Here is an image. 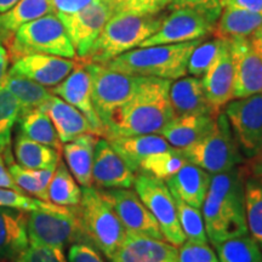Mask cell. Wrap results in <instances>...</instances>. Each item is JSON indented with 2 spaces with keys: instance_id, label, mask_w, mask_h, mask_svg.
I'll return each mask as SVG.
<instances>
[{
  "instance_id": "obj_1",
  "label": "cell",
  "mask_w": 262,
  "mask_h": 262,
  "mask_svg": "<svg viewBox=\"0 0 262 262\" xmlns=\"http://www.w3.org/2000/svg\"><path fill=\"white\" fill-rule=\"evenodd\" d=\"M170 85L171 80L139 75L133 96L104 127V139L159 134L175 118Z\"/></svg>"
},
{
  "instance_id": "obj_2",
  "label": "cell",
  "mask_w": 262,
  "mask_h": 262,
  "mask_svg": "<svg viewBox=\"0 0 262 262\" xmlns=\"http://www.w3.org/2000/svg\"><path fill=\"white\" fill-rule=\"evenodd\" d=\"M202 214L206 235L212 245L249 233L245 212V178L239 166L211 175Z\"/></svg>"
},
{
  "instance_id": "obj_3",
  "label": "cell",
  "mask_w": 262,
  "mask_h": 262,
  "mask_svg": "<svg viewBox=\"0 0 262 262\" xmlns=\"http://www.w3.org/2000/svg\"><path fill=\"white\" fill-rule=\"evenodd\" d=\"M201 41L203 39L136 48L103 64L125 74L178 80L187 75L189 56Z\"/></svg>"
},
{
  "instance_id": "obj_4",
  "label": "cell",
  "mask_w": 262,
  "mask_h": 262,
  "mask_svg": "<svg viewBox=\"0 0 262 262\" xmlns=\"http://www.w3.org/2000/svg\"><path fill=\"white\" fill-rule=\"evenodd\" d=\"M163 16L114 14L81 61L107 63L119 55L139 48L162 26Z\"/></svg>"
},
{
  "instance_id": "obj_5",
  "label": "cell",
  "mask_w": 262,
  "mask_h": 262,
  "mask_svg": "<svg viewBox=\"0 0 262 262\" xmlns=\"http://www.w3.org/2000/svg\"><path fill=\"white\" fill-rule=\"evenodd\" d=\"M75 209L85 243L93 245L110 260L126 238L112 205L93 186L81 188V201Z\"/></svg>"
},
{
  "instance_id": "obj_6",
  "label": "cell",
  "mask_w": 262,
  "mask_h": 262,
  "mask_svg": "<svg viewBox=\"0 0 262 262\" xmlns=\"http://www.w3.org/2000/svg\"><path fill=\"white\" fill-rule=\"evenodd\" d=\"M9 54L12 61L31 54H47L75 60L70 37L61 19L55 14L42 16L22 25L9 42Z\"/></svg>"
},
{
  "instance_id": "obj_7",
  "label": "cell",
  "mask_w": 262,
  "mask_h": 262,
  "mask_svg": "<svg viewBox=\"0 0 262 262\" xmlns=\"http://www.w3.org/2000/svg\"><path fill=\"white\" fill-rule=\"evenodd\" d=\"M181 150L188 163L211 175L229 171L244 162L224 112L217 114L214 125L201 140Z\"/></svg>"
},
{
  "instance_id": "obj_8",
  "label": "cell",
  "mask_w": 262,
  "mask_h": 262,
  "mask_svg": "<svg viewBox=\"0 0 262 262\" xmlns=\"http://www.w3.org/2000/svg\"><path fill=\"white\" fill-rule=\"evenodd\" d=\"M27 234L32 244L55 249L85 242L75 206H61L51 203L48 208L27 212Z\"/></svg>"
},
{
  "instance_id": "obj_9",
  "label": "cell",
  "mask_w": 262,
  "mask_h": 262,
  "mask_svg": "<svg viewBox=\"0 0 262 262\" xmlns=\"http://www.w3.org/2000/svg\"><path fill=\"white\" fill-rule=\"evenodd\" d=\"M84 64L90 74L94 108L106 127L117 111L133 96L139 75L122 73L101 63L84 62Z\"/></svg>"
},
{
  "instance_id": "obj_10",
  "label": "cell",
  "mask_w": 262,
  "mask_h": 262,
  "mask_svg": "<svg viewBox=\"0 0 262 262\" xmlns=\"http://www.w3.org/2000/svg\"><path fill=\"white\" fill-rule=\"evenodd\" d=\"M133 187L150 214L155 216L164 241L175 247L185 243L186 235L180 225L175 198L165 181L137 172Z\"/></svg>"
},
{
  "instance_id": "obj_11",
  "label": "cell",
  "mask_w": 262,
  "mask_h": 262,
  "mask_svg": "<svg viewBox=\"0 0 262 262\" xmlns=\"http://www.w3.org/2000/svg\"><path fill=\"white\" fill-rule=\"evenodd\" d=\"M220 14L221 11L191 8L173 9L171 14L164 17L158 31L139 48L204 39L214 33Z\"/></svg>"
},
{
  "instance_id": "obj_12",
  "label": "cell",
  "mask_w": 262,
  "mask_h": 262,
  "mask_svg": "<svg viewBox=\"0 0 262 262\" xmlns=\"http://www.w3.org/2000/svg\"><path fill=\"white\" fill-rule=\"evenodd\" d=\"M224 113L242 156L253 158L262 147V93L229 101Z\"/></svg>"
},
{
  "instance_id": "obj_13",
  "label": "cell",
  "mask_w": 262,
  "mask_h": 262,
  "mask_svg": "<svg viewBox=\"0 0 262 262\" xmlns=\"http://www.w3.org/2000/svg\"><path fill=\"white\" fill-rule=\"evenodd\" d=\"M113 15V9L108 0H94L91 4L74 14L57 15L79 60L86 56L108 19Z\"/></svg>"
},
{
  "instance_id": "obj_14",
  "label": "cell",
  "mask_w": 262,
  "mask_h": 262,
  "mask_svg": "<svg viewBox=\"0 0 262 262\" xmlns=\"http://www.w3.org/2000/svg\"><path fill=\"white\" fill-rule=\"evenodd\" d=\"M100 192L117 212L127 235L164 239L155 216L150 214L135 191L130 188H112L100 189Z\"/></svg>"
},
{
  "instance_id": "obj_15",
  "label": "cell",
  "mask_w": 262,
  "mask_h": 262,
  "mask_svg": "<svg viewBox=\"0 0 262 262\" xmlns=\"http://www.w3.org/2000/svg\"><path fill=\"white\" fill-rule=\"evenodd\" d=\"M231 42L234 68L233 100L262 93V58L254 50L250 38H239Z\"/></svg>"
},
{
  "instance_id": "obj_16",
  "label": "cell",
  "mask_w": 262,
  "mask_h": 262,
  "mask_svg": "<svg viewBox=\"0 0 262 262\" xmlns=\"http://www.w3.org/2000/svg\"><path fill=\"white\" fill-rule=\"evenodd\" d=\"M234 68L231 42L222 39L220 51L205 74L202 77L203 90L215 112L220 113L233 100Z\"/></svg>"
},
{
  "instance_id": "obj_17",
  "label": "cell",
  "mask_w": 262,
  "mask_h": 262,
  "mask_svg": "<svg viewBox=\"0 0 262 262\" xmlns=\"http://www.w3.org/2000/svg\"><path fill=\"white\" fill-rule=\"evenodd\" d=\"M78 61L47 54L26 55L14 61L9 73L28 78L42 86H56L70 75Z\"/></svg>"
},
{
  "instance_id": "obj_18",
  "label": "cell",
  "mask_w": 262,
  "mask_h": 262,
  "mask_svg": "<svg viewBox=\"0 0 262 262\" xmlns=\"http://www.w3.org/2000/svg\"><path fill=\"white\" fill-rule=\"evenodd\" d=\"M136 173L124 162L107 139L100 137L95 147L93 186L100 189L131 188Z\"/></svg>"
},
{
  "instance_id": "obj_19",
  "label": "cell",
  "mask_w": 262,
  "mask_h": 262,
  "mask_svg": "<svg viewBox=\"0 0 262 262\" xmlns=\"http://www.w3.org/2000/svg\"><path fill=\"white\" fill-rule=\"evenodd\" d=\"M51 93L79 110L90 122L95 134L101 137L104 136V126L95 111L93 98H91L90 74L85 68L83 61H78L70 75L56 86L52 88Z\"/></svg>"
},
{
  "instance_id": "obj_20",
  "label": "cell",
  "mask_w": 262,
  "mask_h": 262,
  "mask_svg": "<svg viewBox=\"0 0 262 262\" xmlns=\"http://www.w3.org/2000/svg\"><path fill=\"white\" fill-rule=\"evenodd\" d=\"M111 262H179L178 247L164 239L127 235Z\"/></svg>"
},
{
  "instance_id": "obj_21",
  "label": "cell",
  "mask_w": 262,
  "mask_h": 262,
  "mask_svg": "<svg viewBox=\"0 0 262 262\" xmlns=\"http://www.w3.org/2000/svg\"><path fill=\"white\" fill-rule=\"evenodd\" d=\"M211 181V173L192 163H187L175 175L166 180L172 195L179 196L193 208L202 209Z\"/></svg>"
},
{
  "instance_id": "obj_22",
  "label": "cell",
  "mask_w": 262,
  "mask_h": 262,
  "mask_svg": "<svg viewBox=\"0 0 262 262\" xmlns=\"http://www.w3.org/2000/svg\"><path fill=\"white\" fill-rule=\"evenodd\" d=\"M29 245L27 211L0 206V260H15Z\"/></svg>"
},
{
  "instance_id": "obj_23",
  "label": "cell",
  "mask_w": 262,
  "mask_h": 262,
  "mask_svg": "<svg viewBox=\"0 0 262 262\" xmlns=\"http://www.w3.org/2000/svg\"><path fill=\"white\" fill-rule=\"evenodd\" d=\"M108 142L113 149L122 157L126 165L134 172H139L140 164L147 157L171 148L169 142L159 134L135 136L108 137Z\"/></svg>"
},
{
  "instance_id": "obj_24",
  "label": "cell",
  "mask_w": 262,
  "mask_h": 262,
  "mask_svg": "<svg viewBox=\"0 0 262 262\" xmlns=\"http://www.w3.org/2000/svg\"><path fill=\"white\" fill-rule=\"evenodd\" d=\"M170 102L175 117L187 114H219L209 103L202 79L196 77H182L170 85Z\"/></svg>"
},
{
  "instance_id": "obj_25",
  "label": "cell",
  "mask_w": 262,
  "mask_h": 262,
  "mask_svg": "<svg viewBox=\"0 0 262 262\" xmlns=\"http://www.w3.org/2000/svg\"><path fill=\"white\" fill-rule=\"evenodd\" d=\"M101 136L88 133L63 143L62 152L75 181L83 187H93V164L95 147Z\"/></svg>"
},
{
  "instance_id": "obj_26",
  "label": "cell",
  "mask_w": 262,
  "mask_h": 262,
  "mask_svg": "<svg viewBox=\"0 0 262 262\" xmlns=\"http://www.w3.org/2000/svg\"><path fill=\"white\" fill-rule=\"evenodd\" d=\"M217 114H187L175 117L159 135L173 148L183 149L193 145L211 129Z\"/></svg>"
},
{
  "instance_id": "obj_27",
  "label": "cell",
  "mask_w": 262,
  "mask_h": 262,
  "mask_svg": "<svg viewBox=\"0 0 262 262\" xmlns=\"http://www.w3.org/2000/svg\"><path fill=\"white\" fill-rule=\"evenodd\" d=\"M44 110L50 117L62 143L70 142L83 134H95L94 127L91 126L86 117L79 110L67 103L56 95H52Z\"/></svg>"
},
{
  "instance_id": "obj_28",
  "label": "cell",
  "mask_w": 262,
  "mask_h": 262,
  "mask_svg": "<svg viewBox=\"0 0 262 262\" xmlns=\"http://www.w3.org/2000/svg\"><path fill=\"white\" fill-rule=\"evenodd\" d=\"M262 26V15L248 10L225 6L216 22L215 38L233 40L239 38H250Z\"/></svg>"
},
{
  "instance_id": "obj_29",
  "label": "cell",
  "mask_w": 262,
  "mask_h": 262,
  "mask_svg": "<svg viewBox=\"0 0 262 262\" xmlns=\"http://www.w3.org/2000/svg\"><path fill=\"white\" fill-rule=\"evenodd\" d=\"M15 159L22 168L31 170L56 169L60 162V152L51 147L35 142L21 133L15 139Z\"/></svg>"
},
{
  "instance_id": "obj_30",
  "label": "cell",
  "mask_w": 262,
  "mask_h": 262,
  "mask_svg": "<svg viewBox=\"0 0 262 262\" xmlns=\"http://www.w3.org/2000/svg\"><path fill=\"white\" fill-rule=\"evenodd\" d=\"M4 160L6 166H8L9 172L11 173L12 179L16 182V185L22 189L25 193L37 196L40 201L49 202L48 188L50 183L52 175H54L55 169L48 170H31L22 168L19 164L15 162L12 158L11 152L8 147L4 152Z\"/></svg>"
},
{
  "instance_id": "obj_31",
  "label": "cell",
  "mask_w": 262,
  "mask_h": 262,
  "mask_svg": "<svg viewBox=\"0 0 262 262\" xmlns=\"http://www.w3.org/2000/svg\"><path fill=\"white\" fill-rule=\"evenodd\" d=\"M18 130L22 135L41 145L62 150V142L50 117L44 108L29 111L18 117Z\"/></svg>"
},
{
  "instance_id": "obj_32",
  "label": "cell",
  "mask_w": 262,
  "mask_h": 262,
  "mask_svg": "<svg viewBox=\"0 0 262 262\" xmlns=\"http://www.w3.org/2000/svg\"><path fill=\"white\" fill-rule=\"evenodd\" d=\"M2 85L18 101L21 114L38 110V108H44L54 95L42 85L21 75L11 74L9 72Z\"/></svg>"
},
{
  "instance_id": "obj_33",
  "label": "cell",
  "mask_w": 262,
  "mask_h": 262,
  "mask_svg": "<svg viewBox=\"0 0 262 262\" xmlns=\"http://www.w3.org/2000/svg\"><path fill=\"white\" fill-rule=\"evenodd\" d=\"M54 14L50 0H19L9 11L0 14V33L10 38L22 25Z\"/></svg>"
},
{
  "instance_id": "obj_34",
  "label": "cell",
  "mask_w": 262,
  "mask_h": 262,
  "mask_svg": "<svg viewBox=\"0 0 262 262\" xmlns=\"http://www.w3.org/2000/svg\"><path fill=\"white\" fill-rule=\"evenodd\" d=\"M49 202L61 206H77L81 201V188L70 169L60 159L48 188Z\"/></svg>"
},
{
  "instance_id": "obj_35",
  "label": "cell",
  "mask_w": 262,
  "mask_h": 262,
  "mask_svg": "<svg viewBox=\"0 0 262 262\" xmlns=\"http://www.w3.org/2000/svg\"><path fill=\"white\" fill-rule=\"evenodd\" d=\"M220 262H262V250L250 234L229 238L214 245Z\"/></svg>"
},
{
  "instance_id": "obj_36",
  "label": "cell",
  "mask_w": 262,
  "mask_h": 262,
  "mask_svg": "<svg viewBox=\"0 0 262 262\" xmlns=\"http://www.w3.org/2000/svg\"><path fill=\"white\" fill-rule=\"evenodd\" d=\"M187 163L182 150L171 147L143 159L140 164L139 172L147 173L153 178L166 181Z\"/></svg>"
},
{
  "instance_id": "obj_37",
  "label": "cell",
  "mask_w": 262,
  "mask_h": 262,
  "mask_svg": "<svg viewBox=\"0 0 262 262\" xmlns=\"http://www.w3.org/2000/svg\"><path fill=\"white\" fill-rule=\"evenodd\" d=\"M245 212L248 232L262 250V183L245 179Z\"/></svg>"
},
{
  "instance_id": "obj_38",
  "label": "cell",
  "mask_w": 262,
  "mask_h": 262,
  "mask_svg": "<svg viewBox=\"0 0 262 262\" xmlns=\"http://www.w3.org/2000/svg\"><path fill=\"white\" fill-rule=\"evenodd\" d=\"M176 203V209H178V216L180 225L183 233L186 235V239L195 243L208 244V235H206L204 219H203L202 209L193 208L188 205L179 196L173 195Z\"/></svg>"
},
{
  "instance_id": "obj_39",
  "label": "cell",
  "mask_w": 262,
  "mask_h": 262,
  "mask_svg": "<svg viewBox=\"0 0 262 262\" xmlns=\"http://www.w3.org/2000/svg\"><path fill=\"white\" fill-rule=\"evenodd\" d=\"M21 107L18 101L6 88L0 85V155L8 148L12 127L17 123Z\"/></svg>"
},
{
  "instance_id": "obj_40",
  "label": "cell",
  "mask_w": 262,
  "mask_h": 262,
  "mask_svg": "<svg viewBox=\"0 0 262 262\" xmlns=\"http://www.w3.org/2000/svg\"><path fill=\"white\" fill-rule=\"evenodd\" d=\"M221 42L222 39L219 38L199 42L189 56L187 74L192 75V77L202 78L217 56L221 48Z\"/></svg>"
},
{
  "instance_id": "obj_41",
  "label": "cell",
  "mask_w": 262,
  "mask_h": 262,
  "mask_svg": "<svg viewBox=\"0 0 262 262\" xmlns=\"http://www.w3.org/2000/svg\"><path fill=\"white\" fill-rule=\"evenodd\" d=\"M114 14L156 16L170 5V0H108Z\"/></svg>"
},
{
  "instance_id": "obj_42",
  "label": "cell",
  "mask_w": 262,
  "mask_h": 262,
  "mask_svg": "<svg viewBox=\"0 0 262 262\" xmlns=\"http://www.w3.org/2000/svg\"><path fill=\"white\" fill-rule=\"evenodd\" d=\"M50 204L51 202L29 198L26 193H19L8 188H0V206L14 208L18 209V210H24L28 212L33 210L45 209Z\"/></svg>"
},
{
  "instance_id": "obj_43",
  "label": "cell",
  "mask_w": 262,
  "mask_h": 262,
  "mask_svg": "<svg viewBox=\"0 0 262 262\" xmlns=\"http://www.w3.org/2000/svg\"><path fill=\"white\" fill-rule=\"evenodd\" d=\"M16 262H68L63 250L45 245L29 243L27 248L19 254Z\"/></svg>"
},
{
  "instance_id": "obj_44",
  "label": "cell",
  "mask_w": 262,
  "mask_h": 262,
  "mask_svg": "<svg viewBox=\"0 0 262 262\" xmlns=\"http://www.w3.org/2000/svg\"><path fill=\"white\" fill-rule=\"evenodd\" d=\"M179 262H220L208 244L187 241L178 247Z\"/></svg>"
},
{
  "instance_id": "obj_45",
  "label": "cell",
  "mask_w": 262,
  "mask_h": 262,
  "mask_svg": "<svg viewBox=\"0 0 262 262\" xmlns=\"http://www.w3.org/2000/svg\"><path fill=\"white\" fill-rule=\"evenodd\" d=\"M68 261L70 262H104L98 250L93 245L85 242H77L71 244L68 249Z\"/></svg>"
},
{
  "instance_id": "obj_46",
  "label": "cell",
  "mask_w": 262,
  "mask_h": 262,
  "mask_svg": "<svg viewBox=\"0 0 262 262\" xmlns=\"http://www.w3.org/2000/svg\"><path fill=\"white\" fill-rule=\"evenodd\" d=\"M239 169L245 179H253L262 183V147L260 152L253 158L244 159V162L239 165Z\"/></svg>"
},
{
  "instance_id": "obj_47",
  "label": "cell",
  "mask_w": 262,
  "mask_h": 262,
  "mask_svg": "<svg viewBox=\"0 0 262 262\" xmlns=\"http://www.w3.org/2000/svg\"><path fill=\"white\" fill-rule=\"evenodd\" d=\"M55 15H70L84 9L94 0H50Z\"/></svg>"
},
{
  "instance_id": "obj_48",
  "label": "cell",
  "mask_w": 262,
  "mask_h": 262,
  "mask_svg": "<svg viewBox=\"0 0 262 262\" xmlns=\"http://www.w3.org/2000/svg\"><path fill=\"white\" fill-rule=\"evenodd\" d=\"M170 6L172 9L191 8L209 11H221L220 0H170Z\"/></svg>"
},
{
  "instance_id": "obj_49",
  "label": "cell",
  "mask_w": 262,
  "mask_h": 262,
  "mask_svg": "<svg viewBox=\"0 0 262 262\" xmlns=\"http://www.w3.org/2000/svg\"><path fill=\"white\" fill-rule=\"evenodd\" d=\"M221 8L232 6L262 15V0H220Z\"/></svg>"
},
{
  "instance_id": "obj_50",
  "label": "cell",
  "mask_w": 262,
  "mask_h": 262,
  "mask_svg": "<svg viewBox=\"0 0 262 262\" xmlns=\"http://www.w3.org/2000/svg\"><path fill=\"white\" fill-rule=\"evenodd\" d=\"M9 39L6 35L0 33V85L3 84V80L6 77L9 72V62H10V54L9 49L6 48ZM10 42V41H9Z\"/></svg>"
},
{
  "instance_id": "obj_51",
  "label": "cell",
  "mask_w": 262,
  "mask_h": 262,
  "mask_svg": "<svg viewBox=\"0 0 262 262\" xmlns=\"http://www.w3.org/2000/svg\"><path fill=\"white\" fill-rule=\"evenodd\" d=\"M0 188H8L19 193H25L17 185H16L14 179H12L11 173L9 172L8 166H6L5 164L4 157L2 155H0Z\"/></svg>"
},
{
  "instance_id": "obj_52",
  "label": "cell",
  "mask_w": 262,
  "mask_h": 262,
  "mask_svg": "<svg viewBox=\"0 0 262 262\" xmlns=\"http://www.w3.org/2000/svg\"><path fill=\"white\" fill-rule=\"evenodd\" d=\"M18 2L19 0H0V14H4V12L9 11Z\"/></svg>"
},
{
  "instance_id": "obj_53",
  "label": "cell",
  "mask_w": 262,
  "mask_h": 262,
  "mask_svg": "<svg viewBox=\"0 0 262 262\" xmlns=\"http://www.w3.org/2000/svg\"><path fill=\"white\" fill-rule=\"evenodd\" d=\"M251 44H253L254 50L257 52V55L262 58V38H250Z\"/></svg>"
},
{
  "instance_id": "obj_54",
  "label": "cell",
  "mask_w": 262,
  "mask_h": 262,
  "mask_svg": "<svg viewBox=\"0 0 262 262\" xmlns=\"http://www.w3.org/2000/svg\"><path fill=\"white\" fill-rule=\"evenodd\" d=\"M250 38H262V26H261V27L260 28H258L257 29V31L256 32H255L254 33V34L253 35H251V37Z\"/></svg>"
}]
</instances>
